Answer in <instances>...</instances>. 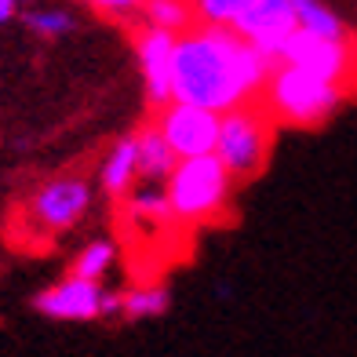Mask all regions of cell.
Instances as JSON below:
<instances>
[{"label": "cell", "instance_id": "6", "mask_svg": "<svg viewBox=\"0 0 357 357\" xmlns=\"http://www.w3.org/2000/svg\"><path fill=\"white\" fill-rule=\"evenodd\" d=\"M91 208V183L80 175H59L44 183L26 204V219L37 226L40 234H62L84 219Z\"/></svg>", "mask_w": 357, "mask_h": 357}, {"label": "cell", "instance_id": "19", "mask_svg": "<svg viewBox=\"0 0 357 357\" xmlns=\"http://www.w3.org/2000/svg\"><path fill=\"white\" fill-rule=\"evenodd\" d=\"M84 4L109 15V19H132V15H142L146 0H84Z\"/></svg>", "mask_w": 357, "mask_h": 357}, {"label": "cell", "instance_id": "8", "mask_svg": "<svg viewBox=\"0 0 357 357\" xmlns=\"http://www.w3.org/2000/svg\"><path fill=\"white\" fill-rule=\"evenodd\" d=\"M234 29L248 44H255L263 55H270L273 62H278L284 40L299 29L296 4H291V0H248L245 11L237 15Z\"/></svg>", "mask_w": 357, "mask_h": 357}, {"label": "cell", "instance_id": "13", "mask_svg": "<svg viewBox=\"0 0 357 357\" xmlns=\"http://www.w3.org/2000/svg\"><path fill=\"white\" fill-rule=\"evenodd\" d=\"M168 288L157 284V281H139L135 288L121 291V314L128 321H150V317H160L168 310Z\"/></svg>", "mask_w": 357, "mask_h": 357}, {"label": "cell", "instance_id": "15", "mask_svg": "<svg viewBox=\"0 0 357 357\" xmlns=\"http://www.w3.org/2000/svg\"><path fill=\"white\" fill-rule=\"evenodd\" d=\"M296 4V19H299V29L306 33H317V37H339L347 40V22L324 4V0H291Z\"/></svg>", "mask_w": 357, "mask_h": 357}, {"label": "cell", "instance_id": "9", "mask_svg": "<svg viewBox=\"0 0 357 357\" xmlns=\"http://www.w3.org/2000/svg\"><path fill=\"white\" fill-rule=\"evenodd\" d=\"M175 33L168 29H153L142 26L135 33V62L142 73V88L146 99L157 109L172 102V70H175Z\"/></svg>", "mask_w": 357, "mask_h": 357}, {"label": "cell", "instance_id": "20", "mask_svg": "<svg viewBox=\"0 0 357 357\" xmlns=\"http://www.w3.org/2000/svg\"><path fill=\"white\" fill-rule=\"evenodd\" d=\"M19 15V0H0V22H11Z\"/></svg>", "mask_w": 357, "mask_h": 357}, {"label": "cell", "instance_id": "1", "mask_svg": "<svg viewBox=\"0 0 357 357\" xmlns=\"http://www.w3.org/2000/svg\"><path fill=\"white\" fill-rule=\"evenodd\" d=\"M273 59L230 26H190L175 40L172 99L230 113L263 95Z\"/></svg>", "mask_w": 357, "mask_h": 357}, {"label": "cell", "instance_id": "17", "mask_svg": "<svg viewBox=\"0 0 357 357\" xmlns=\"http://www.w3.org/2000/svg\"><path fill=\"white\" fill-rule=\"evenodd\" d=\"M245 4L248 0H190L197 26H230V29L237 22V15L245 11Z\"/></svg>", "mask_w": 357, "mask_h": 357}, {"label": "cell", "instance_id": "10", "mask_svg": "<svg viewBox=\"0 0 357 357\" xmlns=\"http://www.w3.org/2000/svg\"><path fill=\"white\" fill-rule=\"evenodd\" d=\"M106 291L99 281L77 278L70 273L66 281H59L52 288H44L33 296V310L52 317V321H99L102 317Z\"/></svg>", "mask_w": 357, "mask_h": 357}, {"label": "cell", "instance_id": "11", "mask_svg": "<svg viewBox=\"0 0 357 357\" xmlns=\"http://www.w3.org/2000/svg\"><path fill=\"white\" fill-rule=\"evenodd\" d=\"M135 183H142V175H139V146L132 135V139H121L106 153L102 168H99V186L109 201H124L135 190Z\"/></svg>", "mask_w": 357, "mask_h": 357}, {"label": "cell", "instance_id": "5", "mask_svg": "<svg viewBox=\"0 0 357 357\" xmlns=\"http://www.w3.org/2000/svg\"><path fill=\"white\" fill-rule=\"evenodd\" d=\"M278 62H288V66H299V70H310L317 77H328L335 84H347L357 77V47L354 40H339V37H317V33H306V29H296Z\"/></svg>", "mask_w": 357, "mask_h": 357}, {"label": "cell", "instance_id": "7", "mask_svg": "<svg viewBox=\"0 0 357 357\" xmlns=\"http://www.w3.org/2000/svg\"><path fill=\"white\" fill-rule=\"evenodd\" d=\"M160 135L168 139V146L175 150V157H204V153H215L219 146V124H222V113L215 109H204V106H193V102H168L157 109V121Z\"/></svg>", "mask_w": 357, "mask_h": 357}, {"label": "cell", "instance_id": "14", "mask_svg": "<svg viewBox=\"0 0 357 357\" xmlns=\"http://www.w3.org/2000/svg\"><path fill=\"white\" fill-rule=\"evenodd\" d=\"M139 19H142V26L168 29V33H175V37H178V33H186L190 26H197L190 0H146Z\"/></svg>", "mask_w": 357, "mask_h": 357}, {"label": "cell", "instance_id": "2", "mask_svg": "<svg viewBox=\"0 0 357 357\" xmlns=\"http://www.w3.org/2000/svg\"><path fill=\"white\" fill-rule=\"evenodd\" d=\"M347 95H350L347 84H335L328 77L288 66V62H273L270 80H266L263 95H259V102L270 109V117L278 124L317 128L343 106Z\"/></svg>", "mask_w": 357, "mask_h": 357}, {"label": "cell", "instance_id": "18", "mask_svg": "<svg viewBox=\"0 0 357 357\" xmlns=\"http://www.w3.org/2000/svg\"><path fill=\"white\" fill-rule=\"evenodd\" d=\"M26 26L44 40H59L73 29V15L62 11V8H37V11L26 15Z\"/></svg>", "mask_w": 357, "mask_h": 357}, {"label": "cell", "instance_id": "3", "mask_svg": "<svg viewBox=\"0 0 357 357\" xmlns=\"http://www.w3.org/2000/svg\"><path fill=\"white\" fill-rule=\"evenodd\" d=\"M237 178L219 160V153L204 157H183L175 172L165 178V197L172 204L175 222L183 226H204L226 212L230 204V186Z\"/></svg>", "mask_w": 357, "mask_h": 357}, {"label": "cell", "instance_id": "12", "mask_svg": "<svg viewBox=\"0 0 357 357\" xmlns=\"http://www.w3.org/2000/svg\"><path fill=\"white\" fill-rule=\"evenodd\" d=\"M135 146H139V175H142V183H160L165 186V178L178 165V157L168 146V139L160 135V128L146 124L142 132L135 135Z\"/></svg>", "mask_w": 357, "mask_h": 357}, {"label": "cell", "instance_id": "4", "mask_svg": "<svg viewBox=\"0 0 357 357\" xmlns=\"http://www.w3.org/2000/svg\"><path fill=\"white\" fill-rule=\"evenodd\" d=\"M273 132H278V121L270 117V109L259 99L245 102L230 113H222L215 153H219L222 165L230 168L234 178H255L270 160Z\"/></svg>", "mask_w": 357, "mask_h": 357}, {"label": "cell", "instance_id": "16", "mask_svg": "<svg viewBox=\"0 0 357 357\" xmlns=\"http://www.w3.org/2000/svg\"><path fill=\"white\" fill-rule=\"evenodd\" d=\"M117 263V245L113 241H91L88 248H80V255L73 259V270L77 278H88V281H102L106 273Z\"/></svg>", "mask_w": 357, "mask_h": 357}]
</instances>
